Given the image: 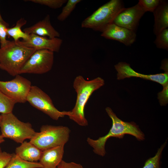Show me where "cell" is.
<instances>
[{
	"label": "cell",
	"mask_w": 168,
	"mask_h": 168,
	"mask_svg": "<svg viewBox=\"0 0 168 168\" xmlns=\"http://www.w3.org/2000/svg\"><path fill=\"white\" fill-rule=\"evenodd\" d=\"M160 0H139L138 3L143 11L153 12L159 5Z\"/></svg>",
	"instance_id": "d4e9b609"
},
{
	"label": "cell",
	"mask_w": 168,
	"mask_h": 168,
	"mask_svg": "<svg viewBox=\"0 0 168 168\" xmlns=\"http://www.w3.org/2000/svg\"><path fill=\"white\" fill-rule=\"evenodd\" d=\"M5 140L1 134H0V144L4 142Z\"/></svg>",
	"instance_id": "1f68e13d"
},
{
	"label": "cell",
	"mask_w": 168,
	"mask_h": 168,
	"mask_svg": "<svg viewBox=\"0 0 168 168\" xmlns=\"http://www.w3.org/2000/svg\"><path fill=\"white\" fill-rule=\"evenodd\" d=\"M0 22L3 24L5 25L6 26H7V27L9 26V24L6 22L3 19V18L2 17V16L1 15L0 12Z\"/></svg>",
	"instance_id": "4dcf8cb0"
},
{
	"label": "cell",
	"mask_w": 168,
	"mask_h": 168,
	"mask_svg": "<svg viewBox=\"0 0 168 168\" xmlns=\"http://www.w3.org/2000/svg\"><path fill=\"white\" fill-rule=\"evenodd\" d=\"M163 86L162 90L158 94V99L161 106L166 105L168 102V83H166Z\"/></svg>",
	"instance_id": "484cf974"
},
{
	"label": "cell",
	"mask_w": 168,
	"mask_h": 168,
	"mask_svg": "<svg viewBox=\"0 0 168 168\" xmlns=\"http://www.w3.org/2000/svg\"><path fill=\"white\" fill-rule=\"evenodd\" d=\"M42 151L30 142L24 141L15 149V154L21 159L29 162L39 161Z\"/></svg>",
	"instance_id": "e0dca14e"
},
{
	"label": "cell",
	"mask_w": 168,
	"mask_h": 168,
	"mask_svg": "<svg viewBox=\"0 0 168 168\" xmlns=\"http://www.w3.org/2000/svg\"><path fill=\"white\" fill-rule=\"evenodd\" d=\"M1 118H2L1 115L0 114V123H1Z\"/></svg>",
	"instance_id": "d6a6232c"
},
{
	"label": "cell",
	"mask_w": 168,
	"mask_h": 168,
	"mask_svg": "<svg viewBox=\"0 0 168 168\" xmlns=\"http://www.w3.org/2000/svg\"><path fill=\"white\" fill-rule=\"evenodd\" d=\"M23 31L28 35L34 34L42 37L47 36L50 39L58 38L60 36V33L52 25L49 14L42 20L25 28Z\"/></svg>",
	"instance_id": "5bb4252c"
},
{
	"label": "cell",
	"mask_w": 168,
	"mask_h": 168,
	"mask_svg": "<svg viewBox=\"0 0 168 168\" xmlns=\"http://www.w3.org/2000/svg\"><path fill=\"white\" fill-rule=\"evenodd\" d=\"M114 67L117 72V78L118 80L135 77L155 82L162 86L168 82V72L154 75L141 74L134 70L129 64L123 62L118 63L114 66Z\"/></svg>",
	"instance_id": "7c38bea8"
},
{
	"label": "cell",
	"mask_w": 168,
	"mask_h": 168,
	"mask_svg": "<svg viewBox=\"0 0 168 168\" xmlns=\"http://www.w3.org/2000/svg\"><path fill=\"white\" fill-rule=\"evenodd\" d=\"M154 17L153 32L156 35L168 27V3L165 0L160 3L153 12Z\"/></svg>",
	"instance_id": "2e32d148"
},
{
	"label": "cell",
	"mask_w": 168,
	"mask_h": 168,
	"mask_svg": "<svg viewBox=\"0 0 168 168\" xmlns=\"http://www.w3.org/2000/svg\"><path fill=\"white\" fill-rule=\"evenodd\" d=\"M105 84L103 79L98 77L86 80L81 75L77 76L73 82V87L77 93V98L74 108L69 111V119L82 126L88 125L85 115V108L92 94Z\"/></svg>",
	"instance_id": "7a4b0ae2"
},
{
	"label": "cell",
	"mask_w": 168,
	"mask_h": 168,
	"mask_svg": "<svg viewBox=\"0 0 168 168\" xmlns=\"http://www.w3.org/2000/svg\"><path fill=\"white\" fill-rule=\"evenodd\" d=\"M33 3L47 6L52 9H56L62 7L67 1V0H29Z\"/></svg>",
	"instance_id": "cb8c5ba5"
},
{
	"label": "cell",
	"mask_w": 168,
	"mask_h": 168,
	"mask_svg": "<svg viewBox=\"0 0 168 168\" xmlns=\"http://www.w3.org/2000/svg\"><path fill=\"white\" fill-rule=\"evenodd\" d=\"M145 13L138 3L131 7L124 8L117 15L113 23L135 32L140 19Z\"/></svg>",
	"instance_id": "30bf717a"
},
{
	"label": "cell",
	"mask_w": 168,
	"mask_h": 168,
	"mask_svg": "<svg viewBox=\"0 0 168 168\" xmlns=\"http://www.w3.org/2000/svg\"><path fill=\"white\" fill-rule=\"evenodd\" d=\"M12 154L2 151L0 148V168H4L11 159Z\"/></svg>",
	"instance_id": "83f0119b"
},
{
	"label": "cell",
	"mask_w": 168,
	"mask_h": 168,
	"mask_svg": "<svg viewBox=\"0 0 168 168\" xmlns=\"http://www.w3.org/2000/svg\"><path fill=\"white\" fill-rule=\"evenodd\" d=\"M101 32V36L107 39L117 41L126 46L132 44L136 37L135 31L113 23L108 25Z\"/></svg>",
	"instance_id": "4fadbf2b"
},
{
	"label": "cell",
	"mask_w": 168,
	"mask_h": 168,
	"mask_svg": "<svg viewBox=\"0 0 168 168\" xmlns=\"http://www.w3.org/2000/svg\"><path fill=\"white\" fill-rule=\"evenodd\" d=\"M26 21L21 18L17 21L16 25L11 28L7 29V36L12 38L15 42H17L20 38L26 40L29 37V35L25 33L21 30V27L26 23Z\"/></svg>",
	"instance_id": "ac0fdd59"
},
{
	"label": "cell",
	"mask_w": 168,
	"mask_h": 168,
	"mask_svg": "<svg viewBox=\"0 0 168 168\" xmlns=\"http://www.w3.org/2000/svg\"><path fill=\"white\" fill-rule=\"evenodd\" d=\"M17 42L25 47L36 50L46 49L53 52H57L60 50L63 40L58 38L50 39L30 34L26 40H19Z\"/></svg>",
	"instance_id": "8fae6325"
},
{
	"label": "cell",
	"mask_w": 168,
	"mask_h": 168,
	"mask_svg": "<svg viewBox=\"0 0 168 168\" xmlns=\"http://www.w3.org/2000/svg\"><path fill=\"white\" fill-rule=\"evenodd\" d=\"M7 28V26L0 22V43L1 48L6 45L9 41L6 39Z\"/></svg>",
	"instance_id": "4316f807"
},
{
	"label": "cell",
	"mask_w": 168,
	"mask_h": 168,
	"mask_svg": "<svg viewBox=\"0 0 168 168\" xmlns=\"http://www.w3.org/2000/svg\"><path fill=\"white\" fill-rule=\"evenodd\" d=\"M154 43L157 48L168 50V29H165L156 35Z\"/></svg>",
	"instance_id": "603a6c76"
},
{
	"label": "cell",
	"mask_w": 168,
	"mask_h": 168,
	"mask_svg": "<svg viewBox=\"0 0 168 168\" xmlns=\"http://www.w3.org/2000/svg\"><path fill=\"white\" fill-rule=\"evenodd\" d=\"M105 110L112 121V126L108 133L105 136L94 140L88 138L87 142L93 148L94 153L104 156L106 154L105 145L108 139L111 137L122 138L125 134H129L134 137L139 141L145 139L144 133L139 126L133 122H126L119 118L112 109L107 107Z\"/></svg>",
	"instance_id": "6da1fadb"
},
{
	"label": "cell",
	"mask_w": 168,
	"mask_h": 168,
	"mask_svg": "<svg viewBox=\"0 0 168 168\" xmlns=\"http://www.w3.org/2000/svg\"><path fill=\"white\" fill-rule=\"evenodd\" d=\"M81 1V0H67L61 12L58 16L57 19L61 21H65L74 9L77 4Z\"/></svg>",
	"instance_id": "7402d4cb"
},
{
	"label": "cell",
	"mask_w": 168,
	"mask_h": 168,
	"mask_svg": "<svg viewBox=\"0 0 168 168\" xmlns=\"http://www.w3.org/2000/svg\"><path fill=\"white\" fill-rule=\"evenodd\" d=\"M56 168H83L80 164L74 162H66L62 160Z\"/></svg>",
	"instance_id": "f1b7e54d"
},
{
	"label": "cell",
	"mask_w": 168,
	"mask_h": 168,
	"mask_svg": "<svg viewBox=\"0 0 168 168\" xmlns=\"http://www.w3.org/2000/svg\"><path fill=\"white\" fill-rule=\"evenodd\" d=\"M64 146L61 145L42 151L39 162L43 168H56L62 160Z\"/></svg>",
	"instance_id": "9a60e30c"
},
{
	"label": "cell",
	"mask_w": 168,
	"mask_h": 168,
	"mask_svg": "<svg viewBox=\"0 0 168 168\" xmlns=\"http://www.w3.org/2000/svg\"><path fill=\"white\" fill-rule=\"evenodd\" d=\"M36 50L9 40L6 45L0 48V68L12 76L19 74L23 66Z\"/></svg>",
	"instance_id": "3957f363"
},
{
	"label": "cell",
	"mask_w": 168,
	"mask_h": 168,
	"mask_svg": "<svg viewBox=\"0 0 168 168\" xmlns=\"http://www.w3.org/2000/svg\"><path fill=\"white\" fill-rule=\"evenodd\" d=\"M1 116L0 127L3 138L21 144L26 139H31L36 133L30 123L20 121L12 112L2 114Z\"/></svg>",
	"instance_id": "8992f818"
},
{
	"label": "cell",
	"mask_w": 168,
	"mask_h": 168,
	"mask_svg": "<svg viewBox=\"0 0 168 168\" xmlns=\"http://www.w3.org/2000/svg\"><path fill=\"white\" fill-rule=\"evenodd\" d=\"M16 103L0 91V113L4 114L12 112Z\"/></svg>",
	"instance_id": "44dd1931"
},
{
	"label": "cell",
	"mask_w": 168,
	"mask_h": 168,
	"mask_svg": "<svg viewBox=\"0 0 168 168\" xmlns=\"http://www.w3.org/2000/svg\"><path fill=\"white\" fill-rule=\"evenodd\" d=\"M31 82L18 74L12 80L0 81V91L16 103H25L31 87Z\"/></svg>",
	"instance_id": "9c48e42d"
},
{
	"label": "cell",
	"mask_w": 168,
	"mask_h": 168,
	"mask_svg": "<svg viewBox=\"0 0 168 168\" xmlns=\"http://www.w3.org/2000/svg\"><path fill=\"white\" fill-rule=\"evenodd\" d=\"M26 101L53 120H57L60 118L69 115V111L58 110L55 107L49 96L36 86H31Z\"/></svg>",
	"instance_id": "52a82bcc"
},
{
	"label": "cell",
	"mask_w": 168,
	"mask_h": 168,
	"mask_svg": "<svg viewBox=\"0 0 168 168\" xmlns=\"http://www.w3.org/2000/svg\"><path fill=\"white\" fill-rule=\"evenodd\" d=\"M167 140L158 149L155 155L145 161L142 168H160V159L162 151L167 144Z\"/></svg>",
	"instance_id": "ffe728a7"
},
{
	"label": "cell",
	"mask_w": 168,
	"mask_h": 168,
	"mask_svg": "<svg viewBox=\"0 0 168 168\" xmlns=\"http://www.w3.org/2000/svg\"><path fill=\"white\" fill-rule=\"evenodd\" d=\"M70 133V129L66 126L44 125L30 142L42 151L64 145L69 140Z\"/></svg>",
	"instance_id": "5b68a950"
},
{
	"label": "cell",
	"mask_w": 168,
	"mask_h": 168,
	"mask_svg": "<svg viewBox=\"0 0 168 168\" xmlns=\"http://www.w3.org/2000/svg\"><path fill=\"white\" fill-rule=\"evenodd\" d=\"M124 8L122 1L111 0L85 19L81 23V27L102 32L113 23L117 15Z\"/></svg>",
	"instance_id": "277c9868"
},
{
	"label": "cell",
	"mask_w": 168,
	"mask_h": 168,
	"mask_svg": "<svg viewBox=\"0 0 168 168\" xmlns=\"http://www.w3.org/2000/svg\"><path fill=\"white\" fill-rule=\"evenodd\" d=\"M4 168H43L39 162H30L20 158L16 154L12 156Z\"/></svg>",
	"instance_id": "d6986e66"
},
{
	"label": "cell",
	"mask_w": 168,
	"mask_h": 168,
	"mask_svg": "<svg viewBox=\"0 0 168 168\" xmlns=\"http://www.w3.org/2000/svg\"><path fill=\"white\" fill-rule=\"evenodd\" d=\"M54 62V52L46 49L36 50L23 66L19 74L46 73L51 70Z\"/></svg>",
	"instance_id": "ba28073f"
},
{
	"label": "cell",
	"mask_w": 168,
	"mask_h": 168,
	"mask_svg": "<svg viewBox=\"0 0 168 168\" xmlns=\"http://www.w3.org/2000/svg\"><path fill=\"white\" fill-rule=\"evenodd\" d=\"M168 66L167 59H164L162 62L161 68L164 70L165 72H168Z\"/></svg>",
	"instance_id": "f546056e"
}]
</instances>
